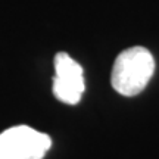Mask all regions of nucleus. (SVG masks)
Here are the masks:
<instances>
[{"label":"nucleus","mask_w":159,"mask_h":159,"mask_svg":"<svg viewBox=\"0 0 159 159\" xmlns=\"http://www.w3.org/2000/svg\"><path fill=\"white\" fill-rule=\"evenodd\" d=\"M155 72L152 53L140 46L125 49L115 59L111 84L116 93L127 97L137 96L144 90Z\"/></svg>","instance_id":"f257e3e1"},{"label":"nucleus","mask_w":159,"mask_h":159,"mask_svg":"<svg viewBox=\"0 0 159 159\" xmlns=\"http://www.w3.org/2000/svg\"><path fill=\"white\" fill-rule=\"evenodd\" d=\"M50 146V137L28 125L0 133V159H43Z\"/></svg>","instance_id":"f03ea898"},{"label":"nucleus","mask_w":159,"mask_h":159,"mask_svg":"<svg viewBox=\"0 0 159 159\" xmlns=\"http://www.w3.org/2000/svg\"><path fill=\"white\" fill-rule=\"evenodd\" d=\"M85 90L84 71L78 62L65 52L55 56L53 94L66 105H77Z\"/></svg>","instance_id":"7ed1b4c3"}]
</instances>
